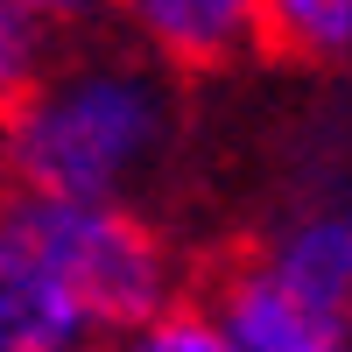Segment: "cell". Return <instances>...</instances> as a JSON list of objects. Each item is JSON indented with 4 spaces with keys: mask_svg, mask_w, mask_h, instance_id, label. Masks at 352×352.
<instances>
[{
    "mask_svg": "<svg viewBox=\"0 0 352 352\" xmlns=\"http://www.w3.org/2000/svg\"><path fill=\"white\" fill-rule=\"evenodd\" d=\"M120 36L155 56L176 78L232 71L268 50V8L261 0H113Z\"/></svg>",
    "mask_w": 352,
    "mask_h": 352,
    "instance_id": "277c9868",
    "label": "cell"
},
{
    "mask_svg": "<svg viewBox=\"0 0 352 352\" xmlns=\"http://www.w3.org/2000/svg\"><path fill=\"white\" fill-rule=\"evenodd\" d=\"M92 352H99V345H92Z\"/></svg>",
    "mask_w": 352,
    "mask_h": 352,
    "instance_id": "7c38bea8",
    "label": "cell"
},
{
    "mask_svg": "<svg viewBox=\"0 0 352 352\" xmlns=\"http://www.w3.org/2000/svg\"><path fill=\"white\" fill-rule=\"evenodd\" d=\"M254 254L296 289H310L317 303L352 310V184H317L289 197Z\"/></svg>",
    "mask_w": 352,
    "mask_h": 352,
    "instance_id": "8992f818",
    "label": "cell"
},
{
    "mask_svg": "<svg viewBox=\"0 0 352 352\" xmlns=\"http://www.w3.org/2000/svg\"><path fill=\"white\" fill-rule=\"evenodd\" d=\"M268 8V50L296 64H352V0H261Z\"/></svg>",
    "mask_w": 352,
    "mask_h": 352,
    "instance_id": "52a82bcc",
    "label": "cell"
},
{
    "mask_svg": "<svg viewBox=\"0 0 352 352\" xmlns=\"http://www.w3.org/2000/svg\"><path fill=\"white\" fill-rule=\"evenodd\" d=\"M50 43H56V36L21 8V0H0V85H8V92L43 64V50H50Z\"/></svg>",
    "mask_w": 352,
    "mask_h": 352,
    "instance_id": "9c48e42d",
    "label": "cell"
},
{
    "mask_svg": "<svg viewBox=\"0 0 352 352\" xmlns=\"http://www.w3.org/2000/svg\"><path fill=\"white\" fill-rule=\"evenodd\" d=\"M21 232L43 247L56 282L78 296L92 331L113 338L141 324L148 310L184 296V254L155 226L148 204H113V197H36V190H0Z\"/></svg>",
    "mask_w": 352,
    "mask_h": 352,
    "instance_id": "7a4b0ae2",
    "label": "cell"
},
{
    "mask_svg": "<svg viewBox=\"0 0 352 352\" xmlns=\"http://www.w3.org/2000/svg\"><path fill=\"white\" fill-rule=\"evenodd\" d=\"M99 331L0 197V352H92Z\"/></svg>",
    "mask_w": 352,
    "mask_h": 352,
    "instance_id": "5b68a950",
    "label": "cell"
},
{
    "mask_svg": "<svg viewBox=\"0 0 352 352\" xmlns=\"http://www.w3.org/2000/svg\"><path fill=\"white\" fill-rule=\"evenodd\" d=\"M99 352H232V345H226V331H219V317L204 310V296L184 289L176 303L148 310L141 324L99 338Z\"/></svg>",
    "mask_w": 352,
    "mask_h": 352,
    "instance_id": "ba28073f",
    "label": "cell"
},
{
    "mask_svg": "<svg viewBox=\"0 0 352 352\" xmlns=\"http://www.w3.org/2000/svg\"><path fill=\"white\" fill-rule=\"evenodd\" d=\"M184 155V78L127 36L50 43L0 113V190L148 204Z\"/></svg>",
    "mask_w": 352,
    "mask_h": 352,
    "instance_id": "6da1fadb",
    "label": "cell"
},
{
    "mask_svg": "<svg viewBox=\"0 0 352 352\" xmlns=\"http://www.w3.org/2000/svg\"><path fill=\"white\" fill-rule=\"evenodd\" d=\"M50 36H85V28H106L113 21V0H21Z\"/></svg>",
    "mask_w": 352,
    "mask_h": 352,
    "instance_id": "30bf717a",
    "label": "cell"
},
{
    "mask_svg": "<svg viewBox=\"0 0 352 352\" xmlns=\"http://www.w3.org/2000/svg\"><path fill=\"white\" fill-rule=\"evenodd\" d=\"M204 310L219 317L232 352H352V310L317 303L261 254L226 261L204 289Z\"/></svg>",
    "mask_w": 352,
    "mask_h": 352,
    "instance_id": "3957f363",
    "label": "cell"
},
{
    "mask_svg": "<svg viewBox=\"0 0 352 352\" xmlns=\"http://www.w3.org/2000/svg\"><path fill=\"white\" fill-rule=\"evenodd\" d=\"M8 99H14V92H8V85H0V113H8Z\"/></svg>",
    "mask_w": 352,
    "mask_h": 352,
    "instance_id": "8fae6325",
    "label": "cell"
}]
</instances>
